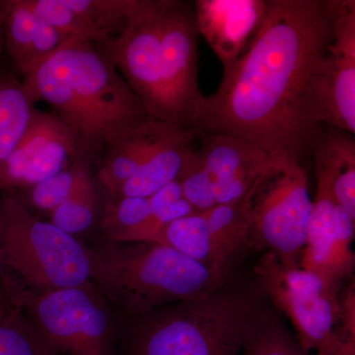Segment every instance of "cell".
<instances>
[{
	"label": "cell",
	"instance_id": "6da1fadb",
	"mask_svg": "<svg viewBox=\"0 0 355 355\" xmlns=\"http://www.w3.org/2000/svg\"><path fill=\"white\" fill-rule=\"evenodd\" d=\"M329 0H268L260 31L207 97L198 130L251 142L305 168L320 125Z\"/></svg>",
	"mask_w": 355,
	"mask_h": 355
},
{
	"label": "cell",
	"instance_id": "7a4b0ae2",
	"mask_svg": "<svg viewBox=\"0 0 355 355\" xmlns=\"http://www.w3.org/2000/svg\"><path fill=\"white\" fill-rule=\"evenodd\" d=\"M198 37L193 2L137 0L123 31L94 44L151 118L198 130L207 100L198 86Z\"/></svg>",
	"mask_w": 355,
	"mask_h": 355
},
{
	"label": "cell",
	"instance_id": "3957f363",
	"mask_svg": "<svg viewBox=\"0 0 355 355\" xmlns=\"http://www.w3.org/2000/svg\"><path fill=\"white\" fill-rule=\"evenodd\" d=\"M22 83L34 103L53 107L81 158L97 155L151 119L120 72L85 40H67Z\"/></svg>",
	"mask_w": 355,
	"mask_h": 355
},
{
	"label": "cell",
	"instance_id": "277c9868",
	"mask_svg": "<svg viewBox=\"0 0 355 355\" xmlns=\"http://www.w3.org/2000/svg\"><path fill=\"white\" fill-rule=\"evenodd\" d=\"M89 254L91 282L123 317L209 297L227 279L158 243L106 241Z\"/></svg>",
	"mask_w": 355,
	"mask_h": 355
},
{
	"label": "cell",
	"instance_id": "5b68a950",
	"mask_svg": "<svg viewBox=\"0 0 355 355\" xmlns=\"http://www.w3.org/2000/svg\"><path fill=\"white\" fill-rule=\"evenodd\" d=\"M258 310L243 296L221 292L125 317L118 355H240Z\"/></svg>",
	"mask_w": 355,
	"mask_h": 355
},
{
	"label": "cell",
	"instance_id": "8992f818",
	"mask_svg": "<svg viewBox=\"0 0 355 355\" xmlns=\"http://www.w3.org/2000/svg\"><path fill=\"white\" fill-rule=\"evenodd\" d=\"M261 288L295 331L308 355H355L354 282L336 291L314 273L266 253L254 266Z\"/></svg>",
	"mask_w": 355,
	"mask_h": 355
},
{
	"label": "cell",
	"instance_id": "52a82bcc",
	"mask_svg": "<svg viewBox=\"0 0 355 355\" xmlns=\"http://www.w3.org/2000/svg\"><path fill=\"white\" fill-rule=\"evenodd\" d=\"M3 289L49 354L116 355L118 333L93 282L38 292L4 275Z\"/></svg>",
	"mask_w": 355,
	"mask_h": 355
},
{
	"label": "cell",
	"instance_id": "ba28073f",
	"mask_svg": "<svg viewBox=\"0 0 355 355\" xmlns=\"http://www.w3.org/2000/svg\"><path fill=\"white\" fill-rule=\"evenodd\" d=\"M3 202L4 275L18 286L44 292L91 282L89 250L51 222L36 218L22 203Z\"/></svg>",
	"mask_w": 355,
	"mask_h": 355
},
{
	"label": "cell",
	"instance_id": "9c48e42d",
	"mask_svg": "<svg viewBox=\"0 0 355 355\" xmlns=\"http://www.w3.org/2000/svg\"><path fill=\"white\" fill-rule=\"evenodd\" d=\"M244 198L252 250H265L282 265L297 268L313 205L306 168L289 159L270 157Z\"/></svg>",
	"mask_w": 355,
	"mask_h": 355
},
{
	"label": "cell",
	"instance_id": "30bf717a",
	"mask_svg": "<svg viewBox=\"0 0 355 355\" xmlns=\"http://www.w3.org/2000/svg\"><path fill=\"white\" fill-rule=\"evenodd\" d=\"M153 243L171 247L228 277L233 266L252 251L245 198L176 219L162 229Z\"/></svg>",
	"mask_w": 355,
	"mask_h": 355
},
{
	"label": "cell",
	"instance_id": "8fae6325",
	"mask_svg": "<svg viewBox=\"0 0 355 355\" xmlns=\"http://www.w3.org/2000/svg\"><path fill=\"white\" fill-rule=\"evenodd\" d=\"M317 190L306 231L305 247L299 268L316 275L340 291L354 270L355 218L349 216L323 175L316 173Z\"/></svg>",
	"mask_w": 355,
	"mask_h": 355
},
{
	"label": "cell",
	"instance_id": "7c38bea8",
	"mask_svg": "<svg viewBox=\"0 0 355 355\" xmlns=\"http://www.w3.org/2000/svg\"><path fill=\"white\" fill-rule=\"evenodd\" d=\"M331 30L320 77L322 123L355 135V1L329 0Z\"/></svg>",
	"mask_w": 355,
	"mask_h": 355
},
{
	"label": "cell",
	"instance_id": "4fadbf2b",
	"mask_svg": "<svg viewBox=\"0 0 355 355\" xmlns=\"http://www.w3.org/2000/svg\"><path fill=\"white\" fill-rule=\"evenodd\" d=\"M78 158L76 139L64 121L35 108L22 139L0 172V191L34 186Z\"/></svg>",
	"mask_w": 355,
	"mask_h": 355
},
{
	"label": "cell",
	"instance_id": "5bb4252c",
	"mask_svg": "<svg viewBox=\"0 0 355 355\" xmlns=\"http://www.w3.org/2000/svg\"><path fill=\"white\" fill-rule=\"evenodd\" d=\"M191 156L209 184L216 205L244 198L270 158L247 140L203 132H198Z\"/></svg>",
	"mask_w": 355,
	"mask_h": 355
},
{
	"label": "cell",
	"instance_id": "9a60e30c",
	"mask_svg": "<svg viewBox=\"0 0 355 355\" xmlns=\"http://www.w3.org/2000/svg\"><path fill=\"white\" fill-rule=\"evenodd\" d=\"M198 33L227 72L241 57L268 10V0H196Z\"/></svg>",
	"mask_w": 355,
	"mask_h": 355
},
{
	"label": "cell",
	"instance_id": "2e32d148",
	"mask_svg": "<svg viewBox=\"0 0 355 355\" xmlns=\"http://www.w3.org/2000/svg\"><path fill=\"white\" fill-rule=\"evenodd\" d=\"M3 44L22 76L50 58L67 41L34 12L26 0H0Z\"/></svg>",
	"mask_w": 355,
	"mask_h": 355
},
{
	"label": "cell",
	"instance_id": "e0dca14e",
	"mask_svg": "<svg viewBox=\"0 0 355 355\" xmlns=\"http://www.w3.org/2000/svg\"><path fill=\"white\" fill-rule=\"evenodd\" d=\"M184 130L151 118L125 133L106 149V157L98 173L100 182L112 196L116 195L159 147Z\"/></svg>",
	"mask_w": 355,
	"mask_h": 355
},
{
	"label": "cell",
	"instance_id": "ac0fdd59",
	"mask_svg": "<svg viewBox=\"0 0 355 355\" xmlns=\"http://www.w3.org/2000/svg\"><path fill=\"white\" fill-rule=\"evenodd\" d=\"M315 173L331 184L338 202L355 218V137L340 128L322 123L312 147Z\"/></svg>",
	"mask_w": 355,
	"mask_h": 355
},
{
	"label": "cell",
	"instance_id": "d6986e66",
	"mask_svg": "<svg viewBox=\"0 0 355 355\" xmlns=\"http://www.w3.org/2000/svg\"><path fill=\"white\" fill-rule=\"evenodd\" d=\"M200 130H182L159 147L113 198H148L178 181Z\"/></svg>",
	"mask_w": 355,
	"mask_h": 355
},
{
	"label": "cell",
	"instance_id": "ffe728a7",
	"mask_svg": "<svg viewBox=\"0 0 355 355\" xmlns=\"http://www.w3.org/2000/svg\"><path fill=\"white\" fill-rule=\"evenodd\" d=\"M34 109L22 81L0 73V172L22 139Z\"/></svg>",
	"mask_w": 355,
	"mask_h": 355
},
{
	"label": "cell",
	"instance_id": "44dd1931",
	"mask_svg": "<svg viewBox=\"0 0 355 355\" xmlns=\"http://www.w3.org/2000/svg\"><path fill=\"white\" fill-rule=\"evenodd\" d=\"M96 193L87 166L81 167L64 202L51 211V223L69 235L90 227L94 219Z\"/></svg>",
	"mask_w": 355,
	"mask_h": 355
},
{
	"label": "cell",
	"instance_id": "7402d4cb",
	"mask_svg": "<svg viewBox=\"0 0 355 355\" xmlns=\"http://www.w3.org/2000/svg\"><path fill=\"white\" fill-rule=\"evenodd\" d=\"M240 355H308L284 323L258 311L250 326Z\"/></svg>",
	"mask_w": 355,
	"mask_h": 355
},
{
	"label": "cell",
	"instance_id": "603a6c76",
	"mask_svg": "<svg viewBox=\"0 0 355 355\" xmlns=\"http://www.w3.org/2000/svg\"><path fill=\"white\" fill-rule=\"evenodd\" d=\"M165 207L155 196L148 198H113L104 210L101 227L107 241H125L156 209Z\"/></svg>",
	"mask_w": 355,
	"mask_h": 355
},
{
	"label": "cell",
	"instance_id": "cb8c5ba5",
	"mask_svg": "<svg viewBox=\"0 0 355 355\" xmlns=\"http://www.w3.org/2000/svg\"><path fill=\"white\" fill-rule=\"evenodd\" d=\"M34 12L64 39H81L98 44L109 38L80 13L70 8L64 0H26Z\"/></svg>",
	"mask_w": 355,
	"mask_h": 355
},
{
	"label": "cell",
	"instance_id": "d4e9b609",
	"mask_svg": "<svg viewBox=\"0 0 355 355\" xmlns=\"http://www.w3.org/2000/svg\"><path fill=\"white\" fill-rule=\"evenodd\" d=\"M109 40L123 31L137 0H64Z\"/></svg>",
	"mask_w": 355,
	"mask_h": 355
},
{
	"label": "cell",
	"instance_id": "484cf974",
	"mask_svg": "<svg viewBox=\"0 0 355 355\" xmlns=\"http://www.w3.org/2000/svg\"><path fill=\"white\" fill-rule=\"evenodd\" d=\"M0 355H50L23 315L9 302L0 313Z\"/></svg>",
	"mask_w": 355,
	"mask_h": 355
},
{
	"label": "cell",
	"instance_id": "4316f807",
	"mask_svg": "<svg viewBox=\"0 0 355 355\" xmlns=\"http://www.w3.org/2000/svg\"><path fill=\"white\" fill-rule=\"evenodd\" d=\"M83 164H73L67 169L46 178L34 184L31 191V202L40 209L53 211L69 197L72 187Z\"/></svg>",
	"mask_w": 355,
	"mask_h": 355
},
{
	"label": "cell",
	"instance_id": "83f0119b",
	"mask_svg": "<svg viewBox=\"0 0 355 355\" xmlns=\"http://www.w3.org/2000/svg\"><path fill=\"white\" fill-rule=\"evenodd\" d=\"M2 229H3V202L0 200V313L8 305V300H7L3 289L4 263L3 249H2Z\"/></svg>",
	"mask_w": 355,
	"mask_h": 355
},
{
	"label": "cell",
	"instance_id": "f1b7e54d",
	"mask_svg": "<svg viewBox=\"0 0 355 355\" xmlns=\"http://www.w3.org/2000/svg\"><path fill=\"white\" fill-rule=\"evenodd\" d=\"M2 46H3V36H2L1 20H0V55H1Z\"/></svg>",
	"mask_w": 355,
	"mask_h": 355
}]
</instances>
